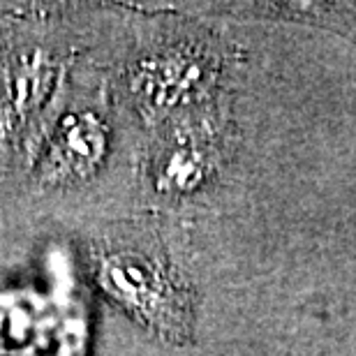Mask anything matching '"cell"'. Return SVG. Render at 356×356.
I'll use <instances>...</instances> for the list:
<instances>
[{
  "label": "cell",
  "mask_w": 356,
  "mask_h": 356,
  "mask_svg": "<svg viewBox=\"0 0 356 356\" xmlns=\"http://www.w3.org/2000/svg\"><path fill=\"white\" fill-rule=\"evenodd\" d=\"M106 153L109 127L104 118L95 111L67 113L56 127L40 162V178L47 185L81 183L102 167Z\"/></svg>",
  "instance_id": "cell-3"
},
{
  "label": "cell",
  "mask_w": 356,
  "mask_h": 356,
  "mask_svg": "<svg viewBox=\"0 0 356 356\" xmlns=\"http://www.w3.org/2000/svg\"><path fill=\"white\" fill-rule=\"evenodd\" d=\"M95 280L113 303L155 336L176 343L190 338V289L162 254L139 248L104 250L97 259Z\"/></svg>",
  "instance_id": "cell-1"
},
{
  "label": "cell",
  "mask_w": 356,
  "mask_h": 356,
  "mask_svg": "<svg viewBox=\"0 0 356 356\" xmlns=\"http://www.w3.org/2000/svg\"><path fill=\"white\" fill-rule=\"evenodd\" d=\"M60 67L42 49L19 54L5 70L0 95V127L10 134L24 132L38 123L49 97L58 86Z\"/></svg>",
  "instance_id": "cell-4"
},
{
  "label": "cell",
  "mask_w": 356,
  "mask_h": 356,
  "mask_svg": "<svg viewBox=\"0 0 356 356\" xmlns=\"http://www.w3.org/2000/svg\"><path fill=\"white\" fill-rule=\"evenodd\" d=\"M213 72L202 49L178 44L144 56L130 72V90L146 113L172 111L202 95Z\"/></svg>",
  "instance_id": "cell-2"
},
{
  "label": "cell",
  "mask_w": 356,
  "mask_h": 356,
  "mask_svg": "<svg viewBox=\"0 0 356 356\" xmlns=\"http://www.w3.org/2000/svg\"><path fill=\"white\" fill-rule=\"evenodd\" d=\"M216 167V151L197 134H174L153 160V183L167 195H188Z\"/></svg>",
  "instance_id": "cell-5"
}]
</instances>
